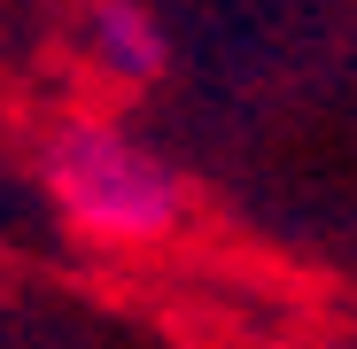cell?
<instances>
[{"label":"cell","instance_id":"6da1fadb","mask_svg":"<svg viewBox=\"0 0 357 349\" xmlns=\"http://www.w3.org/2000/svg\"><path fill=\"white\" fill-rule=\"evenodd\" d=\"M39 187L63 210V225L109 249H155L187 225V179L101 116H63L39 140Z\"/></svg>","mask_w":357,"mask_h":349},{"label":"cell","instance_id":"7a4b0ae2","mask_svg":"<svg viewBox=\"0 0 357 349\" xmlns=\"http://www.w3.org/2000/svg\"><path fill=\"white\" fill-rule=\"evenodd\" d=\"M78 54L109 86H155L163 63H171V39H163V24L140 8V0H93V8L78 16Z\"/></svg>","mask_w":357,"mask_h":349}]
</instances>
